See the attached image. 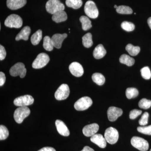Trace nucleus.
<instances>
[{
	"label": "nucleus",
	"instance_id": "f257e3e1",
	"mask_svg": "<svg viewBox=\"0 0 151 151\" xmlns=\"http://www.w3.org/2000/svg\"><path fill=\"white\" fill-rule=\"evenodd\" d=\"M45 7L47 12L52 15L65 9V6L60 0H49L46 3Z\"/></svg>",
	"mask_w": 151,
	"mask_h": 151
},
{
	"label": "nucleus",
	"instance_id": "f03ea898",
	"mask_svg": "<svg viewBox=\"0 0 151 151\" xmlns=\"http://www.w3.org/2000/svg\"><path fill=\"white\" fill-rule=\"evenodd\" d=\"M22 19L20 17L15 14L9 16L6 19L4 24L7 27L19 28L22 25Z\"/></svg>",
	"mask_w": 151,
	"mask_h": 151
},
{
	"label": "nucleus",
	"instance_id": "7ed1b4c3",
	"mask_svg": "<svg viewBox=\"0 0 151 151\" xmlns=\"http://www.w3.org/2000/svg\"><path fill=\"white\" fill-rule=\"evenodd\" d=\"M30 113V109L27 106L19 107L14 111V119L18 124H21L24 120L29 116Z\"/></svg>",
	"mask_w": 151,
	"mask_h": 151
},
{
	"label": "nucleus",
	"instance_id": "20e7f679",
	"mask_svg": "<svg viewBox=\"0 0 151 151\" xmlns=\"http://www.w3.org/2000/svg\"><path fill=\"white\" fill-rule=\"evenodd\" d=\"M84 10L86 15L90 18H97L99 15V11L93 1H87L84 6Z\"/></svg>",
	"mask_w": 151,
	"mask_h": 151
},
{
	"label": "nucleus",
	"instance_id": "39448f33",
	"mask_svg": "<svg viewBox=\"0 0 151 151\" xmlns=\"http://www.w3.org/2000/svg\"><path fill=\"white\" fill-rule=\"evenodd\" d=\"M49 61L48 55L45 53H40L33 62L32 67L35 69L42 68L47 65Z\"/></svg>",
	"mask_w": 151,
	"mask_h": 151
},
{
	"label": "nucleus",
	"instance_id": "423d86ee",
	"mask_svg": "<svg viewBox=\"0 0 151 151\" xmlns=\"http://www.w3.org/2000/svg\"><path fill=\"white\" fill-rule=\"evenodd\" d=\"M131 144L134 147L141 151H147L149 149V145L147 141L143 138L134 137L131 139Z\"/></svg>",
	"mask_w": 151,
	"mask_h": 151
},
{
	"label": "nucleus",
	"instance_id": "0eeeda50",
	"mask_svg": "<svg viewBox=\"0 0 151 151\" xmlns=\"http://www.w3.org/2000/svg\"><path fill=\"white\" fill-rule=\"evenodd\" d=\"M104 136L106 142L113 145L116 144L119 139V132L115 128L109 127L105 130Z\"/></svg>",
	"mask_w": 151,
	"mask_h": 151
},
{
	"label": "nucleus",
	"instance_id": "6e6552de",
	"mask_svg": "<svg viewBox=\"0 0 151 151\" xmlns=\"http://www.w3.org/2000/svg\"><path fill=\"white\" fill-rule=\"evenodd\" d=\"M9 73L12 76H19L20 78H24L26 75L27 69L24 63H17L15 64L10 69Z\"/></svg>",
	"mask_w": 151,
	"mask_h": 151
},
{
	"label": "nucleus",
	"instance_id": "1a4fd4ad",
	"mask_svg": "<svg viewBox=\"0 0 151 151\" xmlns=\"http://www.w3.org/2000/svg\"><path fill=\"white\" fill-rule=\"evenodd\" d=\"M92 100L90 97H82L76 102L74 107L76 110L77 111H85L92 105Z\"/></svg>",
	"mask_w": 151,
	"mask_h": 151
},
{
	"label": "nucleus",
	"instance_id": "9d476101",
	"mask_svg": "<svg viewBox=\"0 0 151 151\" xmlns=\"http://www.w3.org/2000/svg\"><path fill=\"white\" fill-rule=\"evenodd\" d=\"M70 94V89L67 84H61L55 93V97L58 100H63L67 99Z\"/></svg>",
	"mask_w": 151,
	"mask_h": 151
},
{
	"label": "nucleus",
	"instance_id": "9b49d317",
	"mask_svg": "<svg viewBox=\"0 0 151 151\" xmlns=\"http://www.w3.org/2000/svg\"><path fill=\"white\" fill-rule=\"evenodd\" d=\"M34 99L30 95H25L17 97L14 100V103L16 106L24 107L32 105Z\"/></svg>",
	"mask_w": 151,
	"mask_h": 151
},
{
	"label": "nucleus",
	"instance_id": "f8f14e48",
	"mask_svg": "<svg viewBox=\"0 0 151 151\" xmlns=\"http://www.w3.org/2000/svg\"><path fill=\"white\" fill-rule=\"evenodd\" d=\"M123 114V111L121 108L115 107H111L107 111L108 120L111 122L116 121Z\"/></svg>",
	"mask_w": 151,
	"mask_h": 151
},
{
	"label": "nucleus",
	"instance_id": "ddd939ff",
	"mask_svg": "<svg viewBox=\"0 0 151 151\" xmlns=\"http://www.w3.org/2000/svg\"><path fill=\"white\" fill-rule=\"evenodd\" d=\"M69 70L71 74L76 77H81L84 74L83 68L78 62L72 63L69 65Z\"/></svg>",
	"mask_w": 151,
	"mask_h": 151
},
{
	"label": "nucleus",
	"instance_id": "4468645a",
	"mask_svg": "<svg viewBox=\"0 0 151 151\" xmlns=\"http://www.w3.org/2000/svg\"><path fill=\"white\" fill-rule=\"evenodd\" d=\"M99 129V126L97 124H90L84 127L82 132L86 137H92L96 134Z\"/></svg>",
	"mask_w": 151,
	"mask_h": 151
},
{
	"label": "nucleus",
	"instance_id": "2eb2a0df",
	"mask_svg": "<svg viewBox=\"0 0 151 151\" xmlns=\"http://www.w3.org/2000/svg\"><path fill=\"white\" fill-rule=\"evenodd\" d=\"M27 4V0H7L8 7L11 10H17L24 6Z\"/></svg>",
	"mask_w": 151,
	"mask_h": 151
},
{
	"label": "nucleus",
	"instance_id": "dca6fc26",
	"mask_svg": "<svg viewBox=\"0 0 151 151\" xmlns=\"http://www.w3.org/2000/svg\"><path fill=\"white\" fill-rule=\"evenodd\" d=\"M67 37V35L66 33H64L63 34H56L52 36L51 38V40L54 47L58 49L60 48L62 46V44L63 40Z\"/></svg>",
	"mask_w": 151,
	"mask_h": 151
},
{
	"label": "nucleus",
	"instance_id": "f3484780",
	"mask_svg": "<svg viewBox=\"0 0 151 151\" xmlns=\"http://www.w3.org/2000/svg\"><path fill=\"white\" fill-rule=\"evenodd\" d=\"M90 140L101 148H105L107 145L105 137L101 134H95L92 136Z\"/></svg>",
	"mask_w": 151,
	"mask_h": 151
},
{
	"label": "nucleus",
	"instance_id": "a211bd4d",
	"mask_svg": "<svg viewBox=\"0 0 151 151\" xmlns=\"http://www.w3.org/2000/svg\"><path fill=\"white\" fill-rule=\"evenodd\" d=\"M55 126L58 133L64 137H68L70 134V132L64 122L60 120H57L55 122Z\"/></svg>",
	"mask_w": 151,
	"mask_h": 151
},
{
	"label": "nucleus",
	"instance_id": "6ab92c4d",
	"mask_svg": "<svg viewBox=\"0 0 151 151\" xmlns=\"http://www.w3.org/2000/svg\"><path fill=\"white\" fill-rule=\"evenodd\" d=\"M30 33L31 29L29 27H24L17 35L16 40L19 41L20 40H27Z\"/></svg>",
	"mask_w": 151,
	"mask_h": 151
},
{
	"label": "nucleus",
	"instance_id": "aec40b11",
	"mask_svg": "<svg viewBox=\"0 0 151 151\" xmlns=\"http://www.w3.org/2000/svg\"><path fill=\"white\" fill-rule=\"evenodd\" d=\"M106 52H107L103 45L99 44L94 49L93 52V56L96 59H101L105 56Z\"/></svg>",
	"mask_w": 151,
	"mask_h": 151
},
{
	"label": "nucleus",
	"instance_id": "412c9836",
	"mask_svg": "<svg viewBox=\"0 0 151 151\" xmlns=\"http://www.w3.org/2000/svg\"><path fill=\"white\" fill-rule=\"evenodd\" d=\"M52 19L57 23L64 22L67 20V14L64 10L59 11L52 15Z\"/></svg>",
	"mask_w": 151,
	"mask_h": 151
},
{
	"label": "nucleus",
	"instance_id": "4be33fe9",
	"mask_svg": "<svg viewBox=\"0 0 151 151\" xmlns=\"http://www.w3.org/2000/svg\"><path fill=\"white\" fill-rule=\"evenodd\" d=\"M119 61L121 63L126 64L128 66H132L135 63L134 58L126 54H123L121 55L119 58Z\"/></svg>",
	"mask_w": 151,
	"mask_h": 151
},
{
	"label": "nucleus",
	"instance_id": "5701e85b",
	"mask_svg": "<svg viewBox=\"0 0 151 151\" xmlns=\"http://www.w3.org/2000/svg\"><path fill=\"white\" fill-rule=\"evenodd\" d=\"M79 20L82 24V29L84 30H88L92 27L91 21L88 17L82 16L80 17Z\"/></svg>",
	"mask_w": 151,
	"mask_h": 151
},
{
	"label": "nucleus",
	"instance_id": "b1692460",
	"mask_svg": "<svg viewBox=\"0 0 151 151\" xmlns=\"http://www.w3.org/2000/svg\"><path fill=\"white\" fill-rule=\"evenodd\" d=\"M42 38V31L41 30H38L32 36L31 42L33 45H37L40 43Z\"/></svg>",
	"mask_w": 151,
	"mask_h": 151
},
{
	"label": "nucleus",
	"instance_id": "393cba45",
	"mask_svg": "<svg viewBox=\"0 0 151 151\" xmlns=\"http://www.w3.org/2000/svg\"><path fill=\"white\" fill-rule=\"evenodd\" d=\"M92 79L94 83L97 85H103L105 83V79L103 74L100 73H95L92 75Z\"/></svg>",
	"mask_w": 151,
	"mask_h": 151
},
{
	"label": "nucleus",
	"instance_id": "a878e982",
	"mask_svg": "<svg viewBox=\"0 0 151 151\" xmlns=\"http://www.w3.org/2000/svg\"><path fill=\"white\" fill-rule=\"evenodd\" d=\"M65 4L68 7L77 9L81 7L83 3L82 0H66Z\"/></svg>",
	"mask_w": 151,
	"mask_h": 151
},
{
	"label": "nucleus",
	"instance_id": "bb28decb",
	"mask_svg": "<svg viewBox=\"0 0 151 151\" xmlns=\"http://www.w3.org/2000/svg\"><path fill=\"white\" fill-rule=\"evenodd\" d=\"M82 43L84 47L86 48H89L93 45L92 40V35L90 33L86 34L82 38Z\"/></svg>",
	"mask_w": 151,
	"mask_h": 151
},
{
	"label": "nucleus",
	"instance_id": "cd10ccee",
	"mask_svg": "<svg viewBox=\"0 0 151 151\" xmlns=\"http://www.w3.org/2000/svg\"><path fill=\"white\" fill-rule=\"evenodd\" d=\"M126 50L129 54L132 56H136L140 51V48L139 46H134L131 44L127 45Z\"/></svg>",
	"mask_w": 151,
	"mask_h": 151
},
{
	"label": "nucleus",
	"instance_id": "c85d7f7f",
	"mask_svg": "<svg viewBox=\"0 0 151 151\" xmlns=\"http://www.w3.org/2000/svg\"><path fill=\"white\" fill-rule=\"evenodd\" d=\"M43 47L45 50L50 51L53 50V44L52 42L51 38L48 36H46L43 39Z\"/></svg>",
	"mask_w": 151,
	"mask_h": 151
},
{
	"label": "nucleus",
	"instance_id": "c756f323",
	"mask_svg": "<svg viewBox=\"0 0 151 151\" xmlns=\"http://www.w3.org/2000/svg\"><path fill=\"white\" fill-rule=\"evenodd\" d=\"M116 9V12L120 14H130L133 13V10L132 9L128 6H119Z\"/></svg>",
	"mask_w": 151,
	"mask_h": 151
},
{
	"label": "nucleus",
	"instance_id": "7c9ffc66",
	"mask_svg": "<svg viewBox=\"0 0 151 151\" xmlns=\"http://www.w3.org/2000/svg\"><path fill=\"white\" fill-rule=\"evenodd\" d=\"M126 96L129 99L135 98L139 95V91L135 88H127L126 91Z\"/></svg>",
	"mask_w": 151,
	"mask_h": 151
},
{
	"label": "nucleus",
	"instance_id": "2f4dec72",
	"mask_svg": "<svg viewBox=\"0 0 151 151\" xmlns=\"http://www.w3.org/2000/svg\"><path fill=\"white\" fill-rule=\"evenodd\" d=\"M9 136L8 130L5 126L3 125L0 126V140H4L6 139Z\"/></svg>",
	"mask_w": 151,
	"mask_h": 151
},
{
	"label": "nucleus",
	"instance_id": "473e14b6",
	"mask_svg": "<svg viewBox=\"0 0 151 151\" xmlns=\"http://www.w3.org/2000/svg\"><path fill=\"white\" fill-rule=\"evenodd\" d=\"M139 106L140 108L144 109H147L150 108L151 101L146 98H143L140 100L139 103Z\"/></svg>",
	"mask_w": 151,
	"mask_h": 151
},
{
	"label": "nucleus",
	"instance_id": "72a5a7b5",
	"mask_svg": "<svg viewBox=\"0 0 151 151\" xmlns=\"http://www.w3.org/2000/svg\"><path fill=\"white\" fill-rule=\"evenodd\" d=\"M122 28L127 32H131L135 29V25L132 22H124L121 24Z\"/></svg>",
	"mask_w": 151,
	"mask_h": 151
},
{
	"label": "nucleus",
	"instance_id": "f704fd0d",
	"mask_svg": "<svg viewBox=\"0 0 151 151\" xmlns=\"http://www.w3.org/2000/svg\"><path fill=\"white\" fill-rule=\"evenodd\" d=\"M141 75L144 79L148 80L151 78V72L150 68L148 66L143 68L140 70Z\"/></svg>",
	"mask_w": 151,
	"mask_h": 151
},
{
	"label": "nucleus",
	"instance_id": "c9c22d12",
	"mask_svg": "<svg viewBox=\"0 0 151 151\" xmlns=\"http://www.w3.org/2000/svg\"><path fill=\"white\" fill-rule=\"evenodd\" d=\"M137 131L144 134L151 135V125L147 127H138Z\"/></svg>",
	"mask_w": 151,
	"mask_h": 151
},
{
	"label": "nucleus",
	"instance_id": "e433bc0d",
	"mask_svg": "<svg viewBox=\"0 0 151 151\" xmlns=\"http://www.w3.org/2000/svg\"><path fill=\"white\" fill-rule=\"evenodd\" d=\"M149 114L147 112H145L139 120V124L142 126H145L148 124Z\"/></svg>",
	"mask_w": 151,
	"mask_h": 151
},
{
	"label": "nucleus",
	"instance_id": "4c0bfd02",
	"mask_svg": "<svg viewBox=\"0 0 151 151\" xmlns=\"http://www.w3.org/2000/svg\"><path fill=\"white\" fill-rule=\"evenodd\" d=\"M142 113V111L137 109H134L130 112L129 118L131 119H135L140 115Z\"/></svg>",
	"mask_w": 151,
	"mask_h": 151
},
{
	"label": "nucleus",
	"instance_id": "58836bf2",
	"mask_svg": "<svg viewBox=\"0 0 151 151\" xmlns=\"http://www.w3.org/2000/svg\"><path fill=\"white\" fill-rule=\"evenodd\" d=\"M6 52L4 47L0 45V60H2L5 58Z\"/></svg>",
	"mask_w": 151,
	"mask_h": 151
},
{
	"label": "nucleus",
	"instance_id": "ea45409f",
	"mask_svg": "<svg viewBox=\"0 0 151 151\" xmlns=\"http://www.w3.org/2000/svg\"><path fill=\"white\" fill-rule=\"evenodd\" d=\"M6 76L2 72H0V86H2L5 83Z\"/></svg>",
	"mask_w": 151,
	"mask_h": 151
},
{
	"label": "nucleus",
	"instance_id": "a19ab883",
	"mask_svg": "<svg viewBox=\"0 0 151 151\" xmlns=\"http://www.w3.org/2000/svg\"><path fill=\"white\" fill-rule=\"evenodd\" d=\"M38 151H56L55 149L51 147H45Z\"/></svg>",
	"mask_w": 151,
	"mask_h": 151
},
{
	"label": "nucleus",
	"instance_id": "79ce46f5",
	"mask_svg": "<svg viewBox=\"0 0 151 151\" xmlns=\"http://www.w3.org/2000/svg\"><path fill=\"white\" fill-rule=\"evenodd\" d=\"M81 151H94L93 149L91 148L88 146H85Z\"/></svg>",
	"mask_w": 151,
	"mask_h": 151
},
{
	"label": "nucleus",
	"instance_id": "37998d69",
	"mask_svg": "<svg viewBox=\"0 0 151 151\" xmlns=\"http://www.w3.org/2000/svg\"><path fill=\"white\" fill-rule=\"evenodd\" d=\"M147 23L149 27H150V28L151 29V17L148 19Z\"/></svg>",
	"mask_w": 151,
	"mask_h": 151
},
{
	"label": "nucleus",
	"instance_id": "c03bdc74",
	"mask_svg": "<svg viewBox=\"0 0 151 151\" xmlns=\"http://www.w3.org/2000/svg\"><path fill=\"white\" fill-rule=\"evenodd\" d=\"M118 6L116 5H115L114 6V8H116V9H117V8H118Z\"/></svg>",
	"mask_w": 151,
	"mask_h": 151
},
{
	"label": "nucleus",
	"instance_id": "a18cd8bd",
	"mask_svg": "<svg viewBox=\"0 0 151 151\" xmlns=\"http://www.w3.org/2000/svg\"><path fill=\"white\" fill-rule=\"evenodd\" d=\"M150 151H151V150H150Z\"/></svg>",
	"mask_w": 151,
	"mask_h": 151
}]
</instances>
